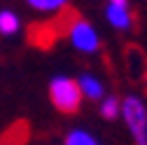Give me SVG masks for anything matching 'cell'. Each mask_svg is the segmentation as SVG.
Segmentation results:
<instances>
[{
  "mask_svg": "<svg viewBox=\"0 0 147 145\" xmlns=\"http://www.w3.org/2000/svg\"><path fill=\"white\" fill-rule=\"evenodd\" d=\"M105 5H121V7H128L131 0H105Z\"/></svg>",
  "mask_w": 147,
  "mask_h": 145,
  "instance_id": "30bf717a",
  "label": "cell"
},
{
  "mask_svg": "<svg viewBox=\"0 0 147 145\" xmlns=\"http://www.w3.org/2000/svg\"><path fill=\"white\" fill-rule=\"evenodd\" d=\"M98 115H100L105 122L119 119V115H121V98H119L117 94H105L103 101L98 103Z\"/></svg>",
  "mask_w": 147,
  "mask_h": 145,
  "instance_id": "ba28073f",
  "label": "cell"
},
{
  "mask_svg": "<svg viewBox=\"0 0 147 145\" xmlns=\"http://www.w3.org/2000/svg\"><path fill=\"white\" fill-rule=\"evenodd\" d=\"M47 94H49L51 105L56 108L61 115H75V112H80V108L84 103L82 91L77 87V80L70 77V75H54L49 80Z\"/></svg>",
  "mask_w": 147,
  "mask_h": 145,
  "instance_id": "6da1fadb",
  "label": "cell"
},
{
  "mask_svg": "<svg viewBox=\"0 0 147 145\" xmlns=\"http://www.w3.org/2000/svg\"><path fill=\"white\" fill-rule=\"evenodd\" d=\"M75 80H77V87H80V91H82V98H84V101H96V103H100L103 96L107 94L103 80H100L98 75H94V72H89V70L80 72Z\"/></svg>",
  "mask_w": 147,
  "mask_h": 145,
  "instance_id": "277c9868",
  "label": "cell"
},
{
  "mask_svg": "<svg viewBox=\"0 0 147 145\" xmlns=\"http://www.w3.org/2000/svg\"><path fill=\"white\" fill-rule=\"evenodd\" d=\"M21 16L14 9H0V38H14L21 33Z\"/></svg>",
  "mask_w": 147,
  "mask_h": 145,
  "instance_id": "8992f818",
  "label": "cell"
},
{
  "mask_svg": "<svg viewBox=\"0 0 147 145\" xmlns=\"http://www.w3.org/2000/svg\"><path fill=\"white\" fill-rule=\"evenodd\" d=\"M63 145H103V143H100V138L94 131L82 129V126H75V129H70L63 136Z\"/></svg>",
  "mask_w": 147,
  "mask_h": 145,
  "instance_id": "52a82bcc",
  "label": "cell"
},
{
  "mask_svg": "<svg viewBox=\"0 0 147 145\" xmlns=\"http://www.w3.org/2000/svg\"><path fill=\"white\" fill-rule=\"evenodd\" d=\"M68 40H70L72 49H77L80 54H86V56H94L100 49V35H98L96 26L91 21H86V19H82V16L70 21Z\"/></svg>",
  "mask_w": 147,
  "mask_h": 145,
  "instance_id": "3957f363",
  "label": "cell"
},
{
  "mask_svg": "<svg viewBox=\"0 0 147 145\" xmlns=\"http://www.w3.org/2000/svg\"><path fill=\"white\" fill-rule=\"evenodd\" d=\"M103 16H105V21L112 26L115 30H131L133 28V12H131V7L105 5Z\"/></svg>",
  "mask_w": 147,
  "mask_h": 145,
  "instance_id": "5b68a950",
  "label": "cell"
},
{
  "mask_svg": "<svg viewBox=\"0 0 147 145\" xmlns=\"http://www.w3.org/2000/svg\"><path fill=\"white\" fill-rule=\"evenodd\" d=\"M133 145H147V103L138 94H128L121 98V115Z\"/></svg>",
  "mask_w": 147,
  "mask_h": 145,
  "instance_id": "7a4b0ae2",
  "label": "cell"
},
{
  "mask_svg": "<svg viewBox=\"0 0 147 145\" xmlns=\"http://www.w3.org/2000/svg\"><path fill=\"white\" fill-rule=\"evenodd\" d=\"M70 0H26V5L33 12H40V14H56L61 9L68 7Z\"/></svg>",
  "mask_w": 147,
  "mask_h": 145,
  "instance_id": "9c48e42d",
  "label": "cell"
}]
</instances>
